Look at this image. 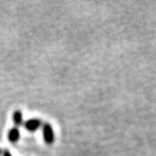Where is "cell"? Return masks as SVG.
<instances>
[{
    "label": "cell",
    "instance_id": "3",
    "mask_svg": "<svg viewBox=\"0 0 156 156\" xmlns=\"http://www.w3.org/2000/svg\"><path fill=\"white\" fill-rule=\"evenodd\" d=\"M7 138L8 140L14 144V143H17V141L20 139V131L17 127H14V128H11L7 134Z\"/></svg>",
    "mask_w": 156,
    "mask_h": 156
},
{
    "label": "cell",
    "instance_id": "5",
    "mask_svg": "<svg viewBox=\"0 0 156 156\" xmlns=\"http://www.w3.org/2000/svg\"><path fill=\"white\" fill-rule=\"evenodd\" d=\"M2 154H3V156H13L12 154H11V152L8 150V149H5V150L3 151Z\"/></svg>",
    "mask_w": 156,
    "mask_h": 156
},
{
    "label": "cell",
    "instance_id": "4",
    "mask_svg": "<svg viewBox=\"0 0 156 156\" xmlns=\"http://www.w3.org/2000/svg\"><path fill=\"white\" fill-rule=\"evenodd\" d=\"M12 121L14 124L16 125V127H20L23 125V113L21 110L17 109L13 112L12 114Z\"/></svg>",
    "mask_w": 156,
    "mask_h": 156
},
{
    "label": "cell",
    "instance_id": "1",
    "mask_svg": "<svg viewBox=\"0 0 156 156\" xmlns=\"http://www.w3.org/2000/svg\"><path fill=\"white\" fill-rule=\"evenodd\" d=\"M42 130H43V136L45 143L48 145L53 144L55 141V133L52 126L48 122L44 123L42 126Z\"/></svg>",
    "mask_w": 156,
    "mask_h": 156
},
{
    "label": "cell",
    "instance_id": "2",
    "mask_svg": "<svg viewBox=\"0 0 156 156\" xmlns=\"http://www.w3.org/2000/svg\"><path fill=\"white\" fill-rule=\"evenodd\" d=\"M43 122L39 119V118H31L27 120L25 122L23 123V126L26 130H28L29 132H36L37 130H38L39 128L42 127Z\"/></svg>",
    "mask_w": 156,
    "mask_h": 156
}]
</instances>
